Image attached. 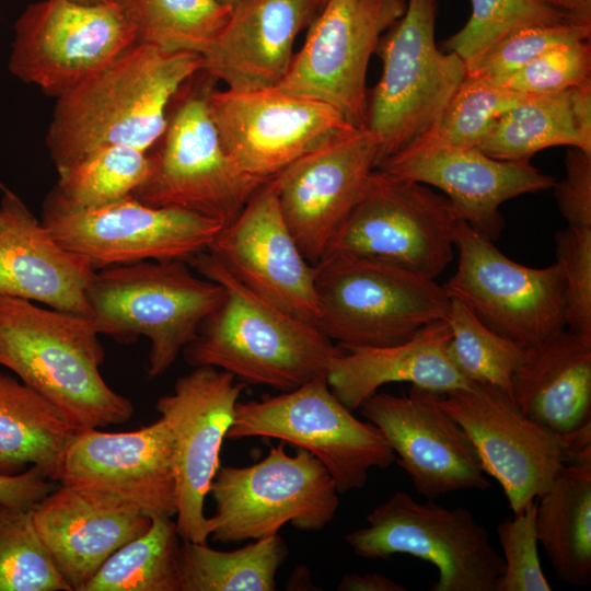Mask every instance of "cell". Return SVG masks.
I'll return each mask as SVG.
<instances>
[{
  "mask_svg": "<svg viewBox=\"0 0 591 591\" xmlns=\"http://www.w3.org/2000/svg\"><path fill=\"white\" fill-rule=\"evenodd\" d=\"M380 163L375 136L367 128H351L306 152L271 178L283 219L311 264L324 256Z\"/></svg>",
  "mask_w": 591,
  "mask_h": 591,
  "instance_id": "19",
  "label": "cell"
},
{
  "mask_svg": "<svg viewBox=\"0 0 591 591\" xmlns=\"http://www.w3.org/2000/svg\"><path fill=\"white\" fill-rule=\"evenodd\" d=\"M97 333L149 339L150 379L164 374L217 309L223 288L184 260H142L96 269L86 289Z\"/></svg>",
  "mask_w": 591,
  "mask_h": 591,
  "instance_id": "4",
  "label": "cell"
},
{
  "mask_svg": "<svg viewBox=\"0 0 591 591\" xmlns=\"http://www.w3.org/2000/svg\"><path fill=\"white\" fill-rule=\"evenodd\" d=\"M198 74V73H197ZM176 93L166 127L148 151L150 173L132 197L152 207H174L232 222L266 183L244 173L224 149L212 120L208 91L213 81L201 72Z\"/></svg>",
  "mask_w": 591,
  "mask_h": 591,
  "instance_id": "5",
  "label": "cell"
},
{
  "mask_svg": "<svg viewBox=\"0 0 591 591\" xmlns=\"http://www.w3.org/2000/svg\"><path fill=\"white\" fill-rule=\"evenodd\" d=\"M460 221L444 195L376 169L325 254L367 257L436 279L453 258Z\"/></svg>",
  "mask_w": 591,
  "mask_h": 591,
  "instance_id": "11",
  "label": "cell"
},
{
  "mask_svg": "<svg viewBox=\"0 0 591 591\" xmlns=\"http://www.w3.org/2000/svg\"><path fill=\"white\" fill-rule=\"evenodd\" d=\"M447 320L427 325L409 339L390 346H340L329 363L326 381L350 410L393 382H408L437 393L465 387L467 381L453 363Z\"/></svg>",
  "mask_w": 591,
  "mask_h": 591,
  "instance_id": "27",
  "label": "cell"
},
{
  "mask_svg": "<svg viewBox=\"0 0 591 591\" xmlns=\"http://www.w3.org/2000/svg\"><path fill=\"white\" fill-rule=\"evenodd\" d=\"M206 251L256 294L317 326L315 266L304 257L287 225L271 179Z\"/></svg>",
  "mask_w": 591,
  "mask_h": 591,
  "instance_id": "21",
  "label": "cell"
},
{
  "mask_svg": "<svg viewBox=\"0 0 591 591\" xmlns=\"http://www.w3.org/2000/svg\"><path fill=\"white\" fill-rule=\"evenodd\" d=\"M454 246L457 269L443 288L490 329L525 348L566 328L564 280L556 263L520 265L463 220Z\"/></svg>",
  "mask_w": 591,
  "mask_h": 591,
  "instance_id": "13",
  "label": "cell"
},
{
  "mask_svg": "<svg viewBox=\"0 0 591 591\" xmlns=\"http://www.w3.org/2000/svg\"><path fill=\"white\" fill-rule=\"evenodd\" d=\"M134 44V32L113 0H40L14 24L9 69L57 99Z\"/></svg>",
  "mask_w": 591,
  "mask_h": 591,
  "instance_id": "14",
  "label": "cell"
},
{
  "mask_svg": "<svg viewBox=\"0 0 591 591\" xmlns=\"http://www.w3.org/2000/svg\"><path fill=\"white\" fill-rule=\"evenodd\" d=\"M536 535L557 578L591 582V455L566 462L536 499Z\"/></svg>",
  "mask_w": 591,
  "mask_h": 591,
  "instance_id": "30",
  "label": "cell"
},
{
  "mask_svg": "<svg viewBox=\"0 0 591 591\" xmlns=\"http://www.w3.org/2000/svg\"><path fill=\"white\" fill-rule=\"evenodd\" d=\"M287 555L288 547L279 534L234 551L182 541L179 591H274Z\"/></svg>",
  "mask_w": 591,
  "mask_h": 591,
  "instance_id": "32",
  "label": "cell"
},
{
  "mask_svg": "<svg viewBox=\"0 0 591 591\" xmlns=\"http://www.w3.org/2000/svg\"><path fill=\"white\" fill-rule=\"evenodd\" d=\"M512 397L526 417L557 434L591 422V339L565 328L525 347Z\"/></svg>",
  "mask_w": 591,
  "mask_h": 591,
  "instance_id": "28",
  "label": "cell"
},
{
  "mask_svg": "<svg viewBox=\"0 0 591 591\" xmlns=\"http://www.w3.org/2000/svg\"><path fill=\"white\" fill-rule=\"evenodd\" d=\"M573 21L591 26V0H548Z\"/></svg>",
  "mask_w": 591,
  "mask_h": 591,
  "instance_id": "47",
  "label": "cell"
},
{
  "mask_svg": "<svg viewBox=\"0 0 591 591\" xmlns=\"http://www.w3.org/2000/svg\"><path fill=\"white\" fill-rule=\"evenodd\" d=\"M78 430L42 395L0 372V474L14 475L36 465L55 482Z\"/></svg>",
  "mask_w": 591,
  "mask_h": 591,
  "instance_id": "31",
  "label": "cell"
},
{
  "mask_svg": "<svg viewBox=\"0 0 591 591\" xmlns=\"http://www.w3.org/2000/svg\"><path fill=\"white\" fill-rule=\"evenodd\" d=\"M378 169L440 189L460 219L490 241L499 239L505 228L500 213L505 201L556 183L529 161L498 160L476 147L436 143L409 148Z\"/></svg>",
  "mask_w": 591,
  "mask_h": 591,
  "instance_id": "23",
  "label": "cell"
},
{
  "mask_svg": "<svg viewBox=\"0 0 591 591\" xmlns=\"http://www.w3.org/2000/svg\"><path fill=\"white\" fill-rule=\"evenodd\" d=\"M441 394L412 385L408 395L376 392L359 407L397 455L415 490L430 500L491 487L473 441L439 405Z\"/></svg>",
  "mask_w": 591,
  "mask_h": 591,
  "instance_id": "20",
  "label": "cell"
},
{
  "mask_svg": "<svg viewBox=\"0 0 591 591\" xmlns=\"http://www.w3.org/2000/svg\"><path fill=\"white\" fill-rule=\"evenodd\" d=\"M406 8L407 0H326L277 88L324 102L366 128L371 56Z\"/></svg>",
  "mask_w": 591,
  "mask_h": 591,
  "instance_id": "12",
  "label": "cell"
},
{
  "mask_svg": "<svg viewBox=\"0 0 591 591\" xmlns=\"http://www.w3.org/2000/svg\"><path fill=\"white\" fill-rule=\"evenodd\" d=\"M209 495L215 513L207 518V532L223 544L276 535L287 523L320 531L339 507L337 488L321 461L301 448L288 454L283 441L252 465L219 467Z\"/></svg>",
  "mask_w": 591,
  "mask_h": 591,
  "instance_id": "8",
  "label": "cell"
},
{
  "mask_svg": "<svg viewBox=\"0 0 591 591\" xmlns=\"http://www.w3.org/2000/svg\"><path fill=\"white\" fill-rule=\"evenodd\" d=\"M150 166L146 151L124 144L103 146L57 171V184L47 198L73 210L103 207L131 196L147 179Z\"/></svg>",
  "mask_w": 591,
  "mask_h": 591,
  "instance_id": "35",
  "label": "cell"
},
{
  "mask_svg": "<svg viewBox=\"0 0 591 591\" xmlns=\"http://www.w3.org/2000/svg\"><path fill=\"white\" fill-rule=\"evenodd\" d=\"M366 521L367 526L345 536L357 556L387 559L405 554L431 563L438 580L430 591H495L503 559L467 509L430 499L421 503L396 490Z\"/></svg>",
  "mask_w": 591,
  "mask_h": 591,
  "instance_id": "9",
  "label": "cell"
},
{
  "mask_svg": "<svg viewBox=\"0 0 591 591\" xmlns=\"http://www.w3.org/2000/svg\"><path fill=\"white\" fill-rule=\"evenodd\" d=\"M536 500L497 525L503 571L495 591H551L537 554Z\"/></svg>",
  "mask_w": 591,
  "mask_h": 591,
  "instance_id": "41",
  "label": "cell"
},
{
  "mask_svg": "<svg viewBox=\"0 0 591 591\" xmlns=\"http://www.w3.org/2000/svg\"><path fill=\"white\" fill-rule=\"evenodd\" d=\"M588 82H591V44L590 39H582L549 48L501 85L524 94H543Z\"/></svg>",
  "mask_w": 591,
  "mask_h": 591,
  "instance_id": "43",
  "label": "cell"
},
{
  "mask_svg": "<svg viewBox=\"0 0 591 591\" xmlns=\"http://www.w3.org/2000/svg\"><path fill=\"white\" fill-rule=\"evenodd\" d=\"M99 335L89 317L0 296V364L79 430L125 424L134 414L102 376Z\"/></svg>",
  "mask_w": 591,
  "mask_h": 591,
  "instance_id": "3",
  "label": "cell"
},
{
  "mask_svg": "<svg viewBox=\"0 0 591 591\" xmlns=\"http://www.w3.org/2000/svg\"><path fill=\"white\" fill-rule=\"evenodd\" d=\"M557 146L591 153V82L560 92L526 94L493 124L477 148L498 160L529 161Z\"/></svg>",
  "mask_w": 591,
  "mask_h": 591,
  "instance_id": "29",
  "label": "cell"
},
{
  "mask_svg": "<svg viewBox=\"0 0 591 591\" xmlns=\"http://www.w3.org/2000/svg\"><path fill=\"white\" fill-rule=\"evenodd\" d=\"M0 207V296L91 318L86 289L96 270L92 264L61 246L8 188Z\"/></svg>",
  "mask_w": 591,
  "mask_h": 591,
  "instance_id": "26",
  "label": "cell"
},
{
  "mask_svg": "<svg viewBox=\"0 0 591 591\" xmlns=\"http://www.w3.org/2000/svg\"><path fill=\"white\" fill-rule=\"evenodd\" d=\"M445 320L451 329L449 352L462 375L470 382L497 386L512 397V376L525 348L490 329L456 298L451 297Z\"/></svg>",
  "mask_w": 591,
  "mask_h": 591,
  "instance_id": "36",
  "label": "cell"
},
{
  "mask_svg": "<svg viewBox=\"0 0 591 591\" xmlns=\"http://www.w3.org/2000/svg\"><path fill=\"white\" fill-rule=\"evenodd\" d=\"M339 591H406L401 583L381 573H349L338 583Z\"/></svg>",
  "mask_w": 591,
  "mask_h": 591,
  "instance_id": "46",
  "label": "cell"
},
{
  "mask_svg": "<svg viewBox=\"0 0 591 591\" xmlns=\"http://www.w3.org/2000/svg\"><path fill=\"white\" fill-rule=\"evenodd\" d=\"M181 543L171 517H152L150 528L114 552L82 591H179Z\"/></svg>",
  "mask_w": 591,
  "mask_h": 591,
  "instance_id": "34",
  "label": "cell"
},
{
  "mask_svg": "<svg viewBox=\"0 0 591 591\" xmlns=\"http://www.w3.org/2000/svg\"><path fill=\"white\" fill-rule=\"evenodd\" d=\"M590 37L591 26L576 22L525 27L491 46L466 67V74L501 85L510 76L549 48Z\"/></svg>",
  "mask_w": 591,
  "mask_h": 591,
  "instance_id": "40",
  "label": "cell"
},
{
  "mask_svg": "<svg viewBox=\"0 0 591 591\" xmlns=\"http://www.w3.org/2000/svg\"><path fill=\"white\" fill-rule=\"evenodd\" d=\"M314 266L317 327L339 346L395 345L448 316L451 297L434 279L345 253Z\"/></svg>",
  "mask_w": 591,
  "mask_h": 591,
  "instance_id": "7",
  "label": "cell"
},
{
  "mask_svg": "<svg viewBox=\"0 0 591 591\" xmlns=\"http://www.w3.org/2000/svg\"><path fill=\"white\" fill-rule=\"evenodd\" d=\"M245 384L213 367L199 366L178 378L157 410L173 440L176 529L182 541L207 543L205 499L220 467V450Z\"/></svg>",
  "mask_w": 591,
  "mask_h": 591,
  "instance_id": "18",
  "label": "cell"
},
{
  "mask_svg": "<svg viewBox=\"0 0 591 591\" xmlns=\"http://www.w3.org/2000/svg\"><path fill=\"white\" fill-rule=\"evenodd\" d=\"M565 167L553 187L558 209L568 227L591 228V153L569 147Z\"/></svg>",
  "mask_w": 591,
  "mask_h": 591,
  "instance_id": "44",
  "label": "cell"
},
{
  "mask_svg": "<svg viewBox=\"0 0 591 591\" xmlns=\"http://www.w3.org/2000/svg\"><path fill=\"white\" fill-rule=\"evenodd\" d=\"M220 2H222L223 4H228L230 7H234L235 4H237L239 2H241L242 0H219Z\"/></svg>",
  "mask_w": 591,
  "mask_h": 591,
  "instance_id": "49",
  "label": "cell"
},
{
  "mask_svg": "<svg viewBox=\"0 0 591 591\" xmlns=\"http://www.w3.org/2000/svg\"><path fill=\"white\" fill-rule=\"evenodd\" d=\"M525 95L486 79L466 74L444 107L432 132L421 143L477 148L493 124Z\"/></svg>",
  "mask_w": 591,
  "mask_h": 591,
  "instance_id": "39",
  "label": "cell"
},
{
  "mask_svg": "<svg viewBox=\"0 0 591 591\" xmlns=\"http://www.w3.org/2000/svg\"><path fill=\"white\" fill-rule=\"evenodd\" d=\"M273 438L316 456L338 494L361 489L373 468L396 459L381 431L358 419L331 391L326 375L277 396L237 402L228 439Z\"/></svg>",
  "mask_w": 591,
  "mask_h": 591,
  "instance_id": "10",
  "label": "cell"
},
{
  "mask_svg": "<svg viewBox=\"0 0 591 591\" xmlns=\"http://www.w3.org/2000/svg\"><path fill=\"white\" fill-rule=\"evenodd\" d=\"M0 591H71L37 533L32 509L0 503Z\"/></svg>",
  "mask_w": 591,
  "mask_h": 591,
  "instance_id": "38",
  "label": "cell"
},
{
  "mask_svg": "<svg viewBox=\"0 0 591 591\" xmlns=\"http://www.w3.org/2000/svg\"><path fill=\"white\" fill-rule=\"evenodd\" d=\"M42 223L65 248L95 269L142 260H184L206 251L223 225L201 215L152 207L132 196L86 210L46 198Z\"/></svg>",
  "mask_w": 591,
  "mask_h": 591,
  "instance_id": "15",
  "label": "cell"
},
{
  "mask_svg": "<svg viewBox=\"0 0 591 591\" xmlns=\"http://www.w3.org/2000/svg\"><path fill=\"white\" fill-rule=\"evenodd\" d=\"M471 3L472 12L465 25L443 43L466 67L519 30L576 22L548 0H471Z\"/></svg>",
  "mask_w": 591,
  "mask_h": 591,
  "instance_id": "37",
  "label": "cell"
},
{
  "mask_svg": "<svg viewBox=\"0 0 591 591\" xmlns=\"http://www.w3.org/2000/svg\"><path fill=\"white\" fill-rule=\"evenodd\" d=\"M68 1H72V2L81 3V4H95V3L104 2L106 0H68Z\"/></svg>",
  "mask_w": 591,
  "mask_h": 591,
  "instance_id": "48",
  "label": "cell"
},
{
  "mask_svg": "<svg viewBox=\"0 0 591 591\" xmlns=\"http://www.w3.org/2000/svg\"><path fill=\"white\" fill-rule=\"evenodd\" d=\"M317 12L315 0H242L200 54V72L234 92L277 86L290 68L298 35Z\"/></svg>",
  "mask_w": 591,
  "mask_h": 591,
  "instance_id": "25",
  "label": "cell"
},
{
  "mask_svg": "<svg viewBox=\"0 0 591 591\" xmlns=\"http://www.w3.org/2000/svg\"><path fill=\"white\" fill-rule=\"evenodd\" d=\"M564 280L568 329L591 339V228L568 227L555 236Z\"/></svg>",
  "mask_w": 591,
  "mask_h": 591,
  "instance_id": "42",
  "label": "cell"
},
{
  "mask_svg": "<svg viewBox=\"0 0 591 591\" xmlns=\"http://www.w3.org/2000/svg\"><path fill=\"white\" fill-rule=\"evenodd\" d=\"M221 142L239 167L268 182L329 138L356 128L333 106L277 86L208 91Z\"/></svg>",
  "mask_w": 591,
  "mask_h": 591,
  "instance_id": "16",
  "label": "cell"
},
{
  "mask_svg": "<svg viewBox=\"0 0 591 591\" xmlns=\"http://www.w3.org/2000/svg\"><path fill=\"white\" fill-rule=\"evenodd\" d=\"M201 70V57L134 44L57 97L46 147L57 169L111 144L148 152L162 136L176 93Z\"/></svg>",
  "mask_w": 591,
  "mask_h": 591,
  "instance_id": "1",
  "label": "cell"
},
{
  "mask_svg": "<svg viewBox=\"0 0 591 591\" xmlns=\"http://www.w3.org/2000/svg\"><path fill=\"white\" fill-rule=\"evenodd\" d=\"M0 189L3 192L7 189V187L0 182Z\"/></svg>",
  "mask_w": 591,
  "mask_h": 591,
  "instance_id": "52",
  "label": "cell"
},
{
  "mask_svg": "<svg viewBox=\"0 0 591 591\" xmlns=\"http://www.w3.org/2000/svg\"><path fill=\"white\" fill-rule=\"evenodd\" d=\"M32 514L71 591H82L114 552L151 524V517L129 503L60 484L32 508Z\"/></svg>",
  "mask_w": 591,
  "mask_h": 591,
  "instance_id": "24",
  "label": "cell"
},
{
  "mask_svg": "<svg viewBox=\"0 0 591 591\" xmlns=\"http://www.w3.org/2000/svg\"><path fill=\"white\" fill-rule=\"evenodd\" d=\"M325 2H326V0H315V4H316L318 11H320V9L323 7V4Z\"/></svg>",
  "mask_w": 591,
  "mask_h": 591,
  "instance_id": "50",
  "label": "cell"
},
{
  "mask_svg": "<svg viewBox=\"0 0 591 591\" xmlns=\"http://www.w3.org/2000/svg\"><path fill=\"white\" fill-rule=\"evenodd\" d=\"M438 7L439 0H407L378 46L382 73L368 96L366 128L379 141L381 163L429 137L466 76L465 62L436 45Z\"/></svg>",
  "mask_w": 591,
  "mask_h": 591,
  "instance_id": "6",
  "label": "cell"
},
{
  "mask_svg": "<svg viewBox=\"0 0 591 591\" xmlns=\"http://www.w3.org/2000/svg\"><path fill=\"white\" fill-rule=\"evenodd\" d=\"M55 488V482L36 465L14 475L0 474V503L32 509Z\"/></svg>",
  "mask_w": 591,
  "mask_h": 591,
  "instance_id": "45",
  "label": "cell"
},
{
  "mask_svg": "<svg viewBox=\"0 0 591 591\" xmlns=\"http://www.w3.org/2000/svg\"><path fill=\"white\" fill-rule=\"evenodd\" d=\"M2 224H3V215H2L1 207H0V229L2 228Z\"/></svg>",
  "mask_w": 591,
  "mask_h": 591,
  "instance_id": "51",
  "label": "cell"
},
{
  "mask_svg": "<svg viewBox=\"0 0 591 591\" xmlns=\"http://www.w3.org/2000/svg\"><path fill=\"white\" fill-rule=\"evenodd\" d=\"M136 44L200 55L225 26L232 7L219 0H113Z\"/></svg>",
  "mask_w": 591,
  "mask_h": 591,
  "instance_id": "33",
  "label": "cell"
},
{
  "mask_svg": "<svg viewBox=\"0 0 591 591\" xmlns=\"http://www.w3.org/2000/svg\"><path fill=\"white\" fill-rule=\"evenodd\" d=\"M187 263L223 288L220 304L183 350L193 368L213 367L245 385L288 392L326 375L343 352L316 325L245 287L208 251Z\"/></svg>",
  "mask_w": 591,
  "mask_h": 591,
  "instance_id": "2",
  "label": "cell"
},
{
  "mask_svg": "<svg viewBox=\"0 0 591 591\" xmlns=\"http://www.w3.org/2000/svg\"><path fill=\"white\" fill-rule=\"evenodd\" d=\"M55 482L129 503L149 517L176 514L173 440L166 421L127 432L78 430Z\"/></svg>",
  "mask_w": 591,
  "mask_h": 591,
  "instance_id": "22",
  "label": "cell"
},
{
  "mask_svg": "<svg viewBox=\"0 0 591 591\" xmlns=\"http://www.w3.org/2000/svg\"><path fill=\"white\" fill-rule=\"evenodd\" d=\"M438 402L466 431L513 514L534 502L566 463L560 436L526 417L497 386L471 382Z\"/></svg>",
  "mask_w": 591,
  "mask_h": 591,
  "instance_id": "17",
  "label": "cell"
}]
</instances>
